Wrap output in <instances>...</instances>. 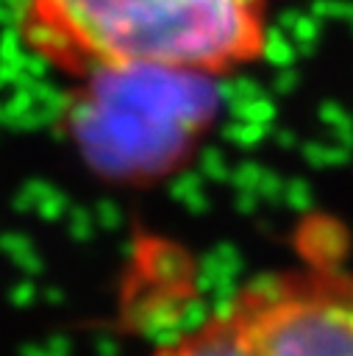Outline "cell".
Masks as SVG:
<instances>
[{"mask_svg": "<svg viewBox=\"0 0 353 356\" xmlns=\"http://www.w3.org/2000/svg\"><path fill=\"white\" fill-rule=\"evenodd\" d=\"M150 356H353V270L314 261L253 275Z\"/></svg>", "mask_w": 353, "mask_h": 356, "instance_id": "7a4b0ae2", "label": "cell"}, {"mask_svg": "<svg viewBox=\"0 0 353 356\" xmlns=\"http://www.w3.org/2000/svg\"><path fill=\"white\" fill-rule=\"evenodd\" d=\"M36 53L81 75L225 78L267 53V0H19Z\"/></svg>", "mask_w": 353, "mask_h": 356, "instance_id": "6da1fadb", "label": "cell"}]
</instances>
